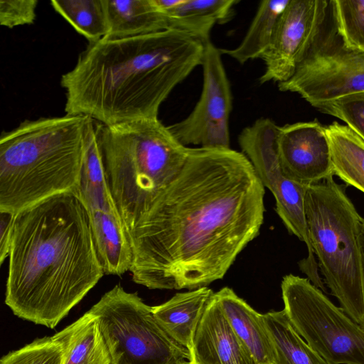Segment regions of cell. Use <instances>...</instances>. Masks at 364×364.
<instances>
[{"label":"cell","instance_id":"obj_6","mask_svg":"<svg viewBox=\"0 0 364 364\" xmlns=\"http://www.w3.org/2000/svg\"><path fill=\"white\" fill-rule=\"evenodd\" d=\"M305 211L324 283L341 309L364 327V218L333 176L306 187Z\"/></svg>","mask_w":364,"mask_h":364},{"label":"cell","instance_id":"obj_2","mask_svg":"<svg viewBox=\"0 0 364 364\" xmlns=\"http://www.w3.org/2000/svg\"><path fill=\"white\" fill-rule=\"evenodd\" d=\"M5 304L20 318L54 328L104 275L90 216L75 191L15 215Z\"/></svg>","mask_w":364,"mask_h":364},{"label":"cell","instance_id":"obj_25","mask_svg":"<svg viewBox=\"0 0 364 364\" xmlns=\"http://www.w3.org/2000/svg\"><path fill=\"white\" fill-rule=\"evenodd\" d=\"M264 318L275 348L276 364H331L298 333L284 310L270 311Z\"/></svg>","mask_w":364,"mask_h":364},{"label":"cell","instance_id":"obj_23","mask_svg":"<svg viewBox=\"0 0 364 364\" xmlns=\"http://www.w3.org/2000/svg\"><path fill=\"white\" fill-rule=\"evenodd\" d=\"M333 175L364 193V141L346 125L326 127Z\"/></svg>","mask_w":364,"mask_h":364},{"label":"cell","instance_id":"obj_27","mask_svg":"<svg viewBox=\"0 0 364 364\" xmlns=\"http://www.w3.org/2000/svg\"><path fill=\"white\" fill-rule=\"evenodd\" d=\"M330 8L341 44L364 52V0H333Z\"/></svg>","mask_w":364,"mask_h":364},{"label":"cell","instance_id":"obj_24","mask_svg":"<svg viewBox=\"0 0 364 364\" xmlns=\"http://www.w3.org/2000/svg\"><path fill=\"white\" fill-rule=\"evenodd\" d=\"M289 0H264L259 3L255 17L242 42L235 48L220 49L240 64L262 58L268 49L280 16Z\"/></svg>","mask_w":364,"mask_h":364},{"label":"cell","instance_id":"obj_12","mask_svg":"<svg viewBox=\"0 0 364 364\" xmlns=\"http://www.w3.org/2000/svg\"><path fill=\"white\" fill-rule=\"evenodd\" d=\"M278 154L282 175L301 184L333 176L326 129L316 120L280 127Z\"/></svg>","mask_w":364,"mask_h":364},{"label":"cell","instance_id":"obj_19","mask_svg":"<svg viewBox=\"0 0 364 364\" xmlns=\"http://www.w3.org/2000/svg\"><path fill=\"white\" fill-rule=\"evenodd\" d=\"M279 128L272 119L260 118L244 128L238 137L242 153L269 190L282 175L278 154Z\"/></svg>","mask_w":364,"mask_h":364},{"label":"cell","instance_id":"obj_9","mask_svg":"<svg viewBox=\"0 0 364 364\" xmlns=\"http://www.w3.org/2000/svg\"><path fill=\"white\" fill-rule=\"evenodd\" d=\"M323 33L297 66L293 76L278 84L282 92H295L311 106L364 91V52L345 48Z\"/></svg>","mask_w":364,"mask_h":364},{"label":"cell","instance_id":"obj_8","mask_svg":"<svg viewBox=\"0 0 364 364\" xmlns=\"http://www.w3.org/2000/svg\"><path fill=\"white\" fill-rule=\"evenodd\" d=\"M284 311L298 333L331 364H364V327L307 278L282 280Z\"/></svg>","mask_w":364,"mask_h":364},{"label":"cell","instance_id":"obj_14","mask_svg":"<svg viewBox=\"0 0 364 364\" xmlns=\"http://www.w3.org/2000/svg\"><path fill=\"white\" fill-rule=\"evenodd\" d=\"M215 294L235 333L257 364H276L277 354L264 314L251 307L229 287Z\"/></svg>","mask_w":364,"mask_h":364},{"label":"cell","instance_id":"obj_30","mask_svg":"<svg viewBox=\"0 0 364 364\" xmlns=\"http://www.w3.org/2000/svg\"><path fill=\"white\" fill-rule=\"evenodd\" d=\"M37 4V0H1V25L13 28L33 23L36 17Z\"/></svg>","mask_w":364,"mask_h":364},{"label":"cell","instance_id":"obj_33","mask_svg":"<svg viewBox=\"0 0 364 364\" xmlns=\"http://www.w3.org/2000/svg\"><path fill=\"white\" fill-rule=\"evenodd\" d=\"M179 364H190V363L188 360H185Z\"/></svg>","mask_w":364,"mask_h":364},{"label":"cell","instance_id":"obj_26","mask_svg":"<svg viewBox=\"0 0 364 364\" xmlns=\"http://www.w3.org/2000/svg\"><path fill=\"white\" fill-rule=\"evenodd\" d=\"M50 4L90 43H96L107 36L102 0H52Z\"/></svg>","mask_w":364,"mask_h":364},{"label":"cell","instance_id":"obj_7","mask_svg":"<svg viewBox=\"0 0 364 364\" xmlns=\"http://www.w3.org/2000/svg\"><path fill=\"white\" fill-rule=\"evenodd\" d=\"M88 311L97 320L110 364H179L189 360V350L166 332L153 307L119 284Z\"/></svg>","mask_w":364,"mask_h":364},{"label":"cell","instance_id":"obj_32","mask_svg":"<svg viewBox=\"0 0 364 364\" xmlns=\"http://www.w3.org/2000/svg\"><path fill=\"white\" fill-rule=\"evenodd\" d=\"M157 6L164 13H167L171 10L173 9L179 4H181L183 0H154Z\"/></svg>","mask_w":364,"mask_h":364},{"label":"cell","instance_id":"obj_20","mask_svg":"<svg viewBox=\"0 0 364 364\" xmlns=\"http://www.w3.org/2000/svg\"><path fill=\"white\" fill-rule=\"evenodd\" d=\"M75 192L87 210L119 214L106 179L97 122L92 119L87 129L84 158Z\"/></svg>","mask_w":364,"mask_h":364},{"label":"cell","instance_id":"obj_15","mask_svg":"<svg viewBox=\"0 0 364 364\" xmlns=\"http://www.w3.org/2000/svg\"><path fill=\"white\" fill-rule=\"evenodd\" d=\"M307 186L282 175L269 191L276 201V212L287 230L304 242L307 247V257L299 262L300 270L314 286L326 292L324 282L318 274V263L309 235L305 211V193Z\"/></svg>","mask_w":364,"mask_h":364},{"label":"cell","instance_id":"obj_17","mask_svg":"<svg viewBox=\"0 0 364 364\" xmlns=\"http://www.w3.org/2000/svg\"><path fill=\"white\" fill-rule=\"evenodd\" d=\"M96 252L104 274L120 276L130 270L133 250L119 214L87 210Z\"/></svg>","mask_w":364,"mask_h":364},{"label":"cell","instance_id":"obj_22","mask_svg":"<svg viewBox=\"0 0 364 364\" xmlns=\"http://www.w3.org/2000/svg\"><path fill=\"white\" fill-rule=\"evenodd\" d=\"M65 345L64 364H110L108 349L96 317L87 311L55 334Z\"/></svg>","mask_w":364,"mask_h":364},{"label":"cell","instance_id":"obj_16","mask_svg":"<svg viewBox=\"0 0 364 364\" xmlns=\"http://www.w3.org/2000/svg\"><path fill=\"white\" fill-rule=\"evenodd\" d=\"M102 3L106 38H124L171 29L168 16L154 0H102Z\"/></svg>","mask_w":364,"mask_h":364},{"label":"cell","instance_id":"obj_29","mask_svg":"<svg viewBox=\"0 0 364 364\" xmlns=\"http://www.w3.org/2000/svg\"><path fill=\"white\" fill-rule=\"evenodd\" d=\"M315 108L340 119L364 141V91L337 98Z\"/></svg>","mask_w":364,"mask_h":364},{"label":"cell","instance_id":"obj_5","mask_svg":"<svg viewBox=\"0 0 364 364\" xmlns=\"http://www.w3.org/2000/svg\"><path fill=\"white\" fill-rule=\"evenodd\" d=\"M97 127L107 182L130 237L151 202L181 171L191 148L159 118Z\"/></svg>","mask_w":364,"mask_h":364},{"label":"cell","instance_id":"obj_34","mask_svg":"<svg viewBox=\"0 0 364 364\" xmlns=\"http://www.w3.org/2000/svg\"><path fill=\"white\" fill-rule=\"evenodd\" d=\"M363 241H364V220H363Z\"/></svg>","mask_w":364,"mask_h":364},{"label":"cell","instance_id":"obj_1","mask_svg":"<svg viewBox=\"0 0 364 364\" xmlns=\"http://www.w3.org/2000/svg\"><path fill=\"white\" fill-rule=\"evenodd\" d=\"M264 194L242 152L191 148L130 234L132 280L150 289L193 290L223 279L259 233Z\"/></svg>","mask_w":364,"mask_h":364},{"label":"cell","instance_id":"obj_28","mask_svg":"<svg viewBox=\"0 0 364 364\" xmlns=\"http://www.w3.org/2000/svg\"><path fill=\"white\" fill-rule=\"evenodd\" d=\"M65 357V345L54 334L9 352L1 358L0 364H64Z\"/></svg>","mask_w":364,"mask_h":364},{"label":"cell","instance_id":"obj_31","mask_svg":"<svg viewBox=\"0 0 364 364\" xmlns=\"http://www.w3.org/2000/svg\"><path fill=\"white\" fill-rule=\"evenodd\" d=\"M14 213L0 211V264L9 257L13 232Z\"/></svg>","mask_w":364,"mask_h":364},{"label":"cell","instance_id":"obj_4","mask_svg":"<svg viewBox=\"0 0 364 364\" xmlns=\"http://www.w3.org/2000/svg\"><path fill=\"white\" fill-rule=\"evenodd\" d=\"M91 117L26 119L0 139V211L16 214L53 196L75 191Z\"/></svg>","mask_w":364,"mask_h":364},{"label":"cell","instance_id":"obj_18","mask_svg":"<svg viewBox=\"0 0 364 364\" xmlns=\"http://www.w3.org/2000/svg\"><path fill=\"white\" fill-rule=\"evenodd\" d=\"M214 293L208 287L177 293L166 302L152 306L153 312L166 332L189 350L197 326Z\"/></svg>","mask_w":364,"mask_h":364},{"label":"cell","instance_id":"obj_3","mask_svg":"<svg viewBox=\"0 0 364 364\" xmlns=\"http://www.w3.org/2000/svg\"><path fill=\"white\" fill-rule=\"evenodd\" d=\"M205 43L169 29L89 43L62 75L66 114L113 126L158 118L173 88L201 65Z\"/></svg>","mask_w":364,"mask_h":364},{"label":"cell","instance_id":"obj_21","mask_svg":"<svg viewBox=\"0 0 364 364\" xmlns=\"http://www.w3.org/2000/svg\"><path fill=\"white\" fill-rule=\"evenodd\" d=\"M237 3L235 0H183L166 14L171 29L186 33L205 43L210 41L215 23L230 19Z\"/></svg>","mask_w":364,"mask_h":364},{"label":"cell","instance_id":"obj_10","mask_svg":"<svg viewBox=\"0 0 364 364\" xmlns=\"http://www.w3.org/2000/svg\"><path fill=\"white\" fill-rule=\"evenodd\" d=\"M221 53L213 43H205L201 65L203 82L199 100L183 120L168 126L183 145L203 148L229 149V119L232 93Z\"/></svg>","mask_w":364,"mask_h":364},{"label":"cell","instance_id":"obj_11","mask_svg":"<svg viewBox=\"0 0 364 364\" xmlns=\"http://www.w3.org/2000/svg\"><path fill=\"white\" fill-rule=\"evenodd\" d=\"M330 8L325 0H289L278 21L272 42L262 57L259 82L289 80L323 33Z\"/></svg>","mask_w":364,"mask_h":364},{"label":"cell","instance_id":"obj_13","mask_svg":"<svg viewBox=\"0 0 364 364\" xmlns=\"http://www.w3.org/2000/svg\"><path fill=\"white\" fill-rule=\"evenodd\" d=\"M189 353L190 364H257L230 326L215 293L197 326Z\"/></svg>","mask_w":364,"mask_h":364}]
</instances>
